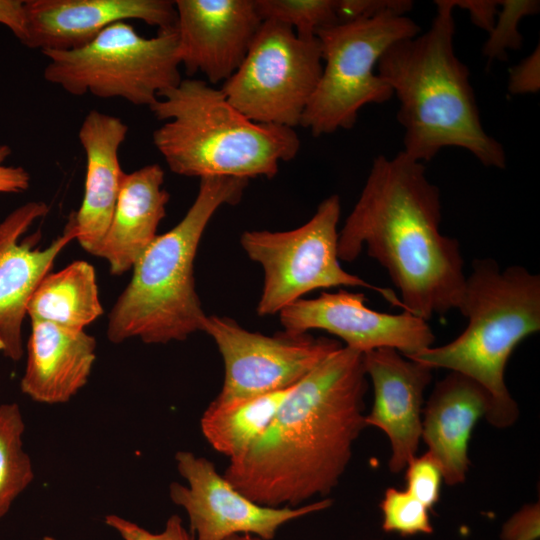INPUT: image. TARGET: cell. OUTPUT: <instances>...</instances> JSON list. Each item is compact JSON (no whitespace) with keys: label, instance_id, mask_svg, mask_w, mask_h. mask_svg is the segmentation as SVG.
<instances>
[{"label":"cell","instance_id":"6da1fadb","mask_svg":"<svg viewBox=\"0 0 540 540\" xmlns=\"http://www.w3.org/2000/svg\"><path fill=\"white\" fill-rule=\"evenodd\" d=\"M363 353L342 346L291 389L263 435L224 477L254 502L298 507L338 485L366 428Z\"/></svg>","mask_w":540,"mask_h":540},{"label":"cell","instance_id":"7a4b0ae2","mask_svg":"<svg viewBox=\"0 0 540 540\" xmlns=\"http://www.w3.org/2000/svg\"><path fill=\"white\" fill-rule=\"evenodd\" d=\"M441 196L424 163L400 151L377 156L338 233L339 260L363 247L400 291L403 311L424 320L459 309L466 276L460 246L440 232Z\"/></svg>","mask_w":540,"mask_h":540},{"label":"cell","instance_id":"3957f363","mask_svg":"<svg viewBox=\"0 0 540 540\" xmlns=\"http://www.w3.org/2000/svg\"><path fill=\"white\" fill-rule=\"evenodd\" d=\"M435 3L430 27L392 44L376 68L399 101L402 151L425 163L443 148L458 147L486 167L504 169L505 150L485 131L468 67L454 51V8L449 0Z\"/></svg>","mask_w":540,"mask_h":540},{"label":"cell","instance_id":"277c9868","mask_svg":"<svg viewBox=\"0 0 540 540\" xmlns=\"http://www.w3.org/2000/svg\"><path fill=\"white\" fill-rule=\"evenodd\" d=\"M149 109L165 121L153 132L154 146L181 176L271 179L300 149L293 128L248 119L200 79H182Z\"/></svg>","mask_w":540,"mask_h":540},{"label":"cell","instance_id":"5b68a950","mask_svg":"<svg viewBox=\"0 0 540 540\" xmlns=\"http://www.w3.org/2000/svg\"><path fill=\"white\" fill-rule=\"evenodd\" d=\"M247 184V179L235 177L200 179L185 216L157 235L133 266L131 280L109 313L110 342L139 338L146 344H166L202 331L207 315L195 289L197 249L217 209L239 203Z\"/></svg>","mask_w":540,"mask_h":540},{"label":"cell","instance_id":"8992f818","mask_svg":"<svg viewBox=\"0 0 540 540\" xmlns=\"http://www.w3.org/2000/svg\"><path fill=\"white\" fill-rule=\"evenodd\" d=\"M472 267L458 309L468 318L466 329L445 345L406 358L475 381L490 398L488 423L507 428L520 412L505 369L516 346L540 330V276L521 266L501 270L491 259L475 260Z\"/></svg>","mask_w":540,"mask_h":540},{"label":"cell","instance_id":"52a82bcc","mask_svg":"<svg viewBox=\"0 0 540 540\" xmlns=\"http://www.w3.org/2000/svg\"><path fill=\"white\" fill-rule=\"evenodd\" d=\"M42 53L49 60L44 79L74 96L121 98L150 107L182 80L175 26L147 38L120 21L85 46Z\"/></svg>","mask_w":540,"mask_h":540},{"label":"cell","instance_id":"ba28073f","mask_svg":"<svg viewBox=\"0 0 540 540\" xmlns=\"http://www.w3.org/2000/svg\"><path fill=\"white\" fill-rule=\"evenodd\" d=\"M420 32L406 15L358 19L317 31L324 65L300 125L316 137L350 129L365 105L390 100L393 92L377 74L378 61L392 44Z\"/></svg>","mask_w":540,"mask_h":540},{"label":"cell","instance_id":"9c48e42d","mask_svg":"<svg viewBox=\"0 0 540 540\" xmlns=\"http://www.w3.org/2000/svg\"><path fill=\"white\" fill-rule=\"evenodd\" d=\"M340 212L338 195H331L318 205L308 222L296 229L250 230L242 234V248L264 271L256 309L259 316L279 313L313 290L337 286L372 289L403 309L393 291L367 283L340 265L337 252Z\"/></svg>","mask_w":540,"mask_h":540},{"label":"cell","instance_id":"30bf717a","mask_svg":"<svg viewBox=\"0 0 540 540\" xmlns=\"http://www.w3.org/2000/svg\"><path fill=\"white\" fill-rule=\"evenodd\" d=\"M322 68L317 37L301 39L291 27L265 20L221 90L248 119L294 128L300 125Z\"/></svg>","mask_w":540,"mask_h":540},{"label":"cell","instance_id":"8fae6325","mask_svg":"<svg viewBox=\"0 0 540 540\" xmlns=\"http://www.w3.org/2000/svg\"><path fill=\"white\" fill-rule=\"evenodd\" d=\"M202 331L214 340L224 362L223 385L214 399L219 402L288 389L343 346L309 332L283 330L266 336L216 315H207Z\"/></svg>","mask_w":540,"mask_h":540},{"label":"cell","instance_id":"7c38bea8","mask_svg":"<svg viewBox=\"0 0 540 540\" xmlns=\"http://www.w3.org/2000/svg\"><path fill=\"white\" fill-rule=\"evenodd\" d=\"M175 462L186 484L171 483L169 496L187 514L195 540H226L238 534L272 540L284 524L332 504L323 498L298 507L264 506L238 491L205 457L178 451Z\"/></svg>","mask_w":540,"mask_h":540},{"label":"cell","instance_id":"4fadbf2b","mask_svg":"<svg viewBox=\"0 0 540 540\" xmlns=\"http://www.w3.org/2000/svg\"><path fill=\"white\" fill-rule=\"evenodd\" d=\"M284 330H323L361 353L392 348L409 357L432 346L435 336L426 320L409 312L389 314L365 305L362 293L340 290L299 299L279 313Z\"/></svg>","mask_w":540,"mask_h":540},{"label":"cell","instance_id":"5bb4252c","mask_svg":"<svg viewBox=\"0 0 540 540\" xmlns=\"http://www.w3.org/2000/svg\"><path fill=\"white\" fill-rule=\"evenodd\" d=\"M48 212L45 202L31 201L0 222V353L12 361L24 355L22 326L33 292L50 272L60 252L75 239L68 223L63 234L44 249L34 247L40 231L22 238Z\"/></svg>","mask_w":540,"mask_h":540},{"label":"cell","instance_id":"9a60e30c","mask_svg":"<svg viewBox=\"0 0 540 540\" xmlns=\"http://www.w3.org/2000/svg\"><path fill=\"white\" fill-rule=\"evenodd\" d=\"M178 54L187 75L226 81L240 66L262 20L253 0H175Z\"/></svg>","mask_w":540,"mask_h":540},{"label":"cell","instance_id":"2e32d148","mask_svg":"<svg viewBox=\"0 0 540 540\" xmlns=\"http://www.w3.org/2000/svg\"><path fill=\"white\" fill-rule=\"evenodd\" d=\"M363 363L374 394L365 423L385 433L391 450L389 470L399 473L417 455L424 392L432 381L433 369L392 348L363 353Z\"/></svg>","mask_w":540,"mask_h":540},{"label":"cell","instance_id":"e0dca14e","mask_svg":"<svg viewBox=\"0 0 540 540\" xmlns=\"http://www.w3.org/2000/svg\"><path fill=\"white\" fill-rule=\"evenodd\" d=\"M24 11L21 43L41 52L80 48L120 21L141 20L158 30L177 21L170 0H26Z\"/></svg>","mask_w":540,"mask_h":540},{"label":"cell","instance_id":"ac0fdd59","mask_svg":"<svg viewBox=\"0 0 540 540\" xmlns=\"http://www.w3.org/2000/svg\"><path fill=\"white\" fill-rule=\"evenodd\" d=\"M128 126L119 117L90 110L78 131L86 158V176L81 205L68 218L75 239L96 256L110 225L125 172L119 149Z\"/></svg>","mask_w":540,"mask_h":540},{"label":"cell","instance_id":"d6986e66","mask_svg":"<svg viewBox=\"0 0 540 540\" xmlns=\"http://www.w3.org/2000/svg\"><path fill=\"white\" fill-rule=\"evenodd\" d=\"M489 409L486 391L460 373L450 371L435 384L424 404L421 440L440 464L447 485L465 481L472 431Z\"/></svg>","mask_w":540,"mask_h":540},{"label":"cell","instance_id":"ffe728a7","mask_svg":"<svg viewBox=\"0 0 540 540\" xmlns=\"http://www.w3.org/2000/svg\"><path fill=\"white\" fill-rule=\"evenodd\" d=\"M20 389L42 404L70 401L88 382L96 360V339L52 323L31 320Z\"/></svg>","mask_w":540,"mask_h":540},{"label":"cell","instance_id":"44dd1931","mask_svg":"<svg viewBox=\"0 0 540 540\" xmlns=\"http://www.w3.org/2000/svg\"><path fill=\"white\" fill-rule=\"evenodd\" d=\"M165 173L156 163L125 173L107 233L97 252L112 275L132 270L157 236L170 194L163 188Z\"/></svg>","mask_w":540,"mask_h":540},{"label":"cell","instance_id":"7402d4cb","mask_svg":"<svg viewBox=\"0 0 540 540\" xmlns=\"http://www.w3.org/2000/svg\"><path fill=\"white\" fill-rule=\"evenodd\" d=\"M104 313L94 267L76 260L40 281L27 306L30 320L85 330Z\"/></svg>","mask_w":540,"mask_h":540},{"label":"cell","instance_id":"603a6c76","mask_svg":"<svg viewBox=\"0 0 540 540\" xmlns=\"http://www.w3.org/2000/svg\"><path fill=\"white\" fill-rule=\"evenodd\" d=\"M293 387L250 398L213 400L200 419L205 440L229 461L240 457L263 435Z\"/></svg>","mask_w":540,"mask_h":540},{"label":"cell","instance_id":"cb8c5ba5","mask_svg":"<svg viewBox=\"0 0 540 540\" xmlns=\"http://www.w3.org/2000/svg\"><path fill=\"white\" fill-rule=\"evenodd\" d=\"M24 431L19 405H0V520L34 479L31 459L24 450Z\"/></svg>","mask_w":540,"mask_h":540},{"label":"cell","instance_id":"d4e9b609","mask_svg":"<svg viewBox=\"0 0 540 540\" xmlns=\"http://www.w3.org/2000/svg\"><path fill=\"white\" fill-rule=\"evenodd\" d=\"M262 21L291 27L301 39L316 37L322 28L338 24L337 0H253Z\"/></svg>","mask_w":540,"mask_h":540},{"label":"cell","instance_id":"484cf974","mask_svg":"<svg viewBox=\"0 0 540 540\" xmlns=\"http://www.w3.org/2000/svg\"><path fill=\"white\" fill-rule=\"evenodd\" d=\"M382 529L401 536L433 533L429 509L407 490L388 488L380 502Z\"/></svg>","mask_w":540,"mask_h":540},{"label":"cell","instance_id":"4316f807","mask_svg":"<svg viewBox=\"0 0 540 540\" xmlns=\"http://www.w3.org/2000/svg\"><path fill=\"white\" fill-rule=\"evenodd\" d=\"M539 1L502 0L489 36L483 46V55L488 62L505 60L508 50H518L522 46V35L518 26L521 20L539 12Z\"/></svg>","mask_w":540,"mask_h":540},{"label":"cell","instance_id":"83f0119b","mask_svg":"<svg viewBox=\"0 0 540 540\" xmlns=\"http://www.w3.org/2000/svg\"><path fill=\"white\" fill-rule=\"evenodd\" d=\"M404 470L405 490L429 510L433 509L440 499L441 484L444 481L438 461L426 451L421 456H414Z\"/></svg>","mask_w":540,"mask_h":540},{"label":"cell","instance_id":"f1b7e54d","mask_svg":"<svg viewBox=\"0 0 540 540\" xmlns=\"http://www.w3.org/2000/svg\"><path fill=\"white\" fill-rule=\"evenodd\" d=\"M105 523L114 529L122 540H195L178 515L170 516L164 529L158 533H153L116 514L107 515Z\"/></svg>","mask_w":540,"mask_h":540},{"label":"cell","instance_id":"f546056e","mask_svg":"<svg viewBox=\"0 0 540 540\" xmlns=\"http://www.w3.org/2000/svg\"><path fill=\"white\" fill-rule=\"evenodd\" d=\"M412 7L410 0H337V17L339 23H345L382 15L404 16Z\"/></svg>","mask_w":540,"mask_h":540},{"label":"cell","instance_id":"4dcf8cb0","mask_svg":"<svg viewBox=\"0 0 540 540\" xmlns=\"http://www.w3.org/2000/svg\"><path fill=\"white\" fill-rule=\"evenodd\" d=\"M499 536L501 540H539V502L525 504L513 513L502 525Z\"/></svg>","mask_w":540,"mask_h":540},{"label":"cell","instance_id":"1f68e13d","mask_svg":"<svg viewBox=\"0 0 540 540\" xmlns=\"http://www.w3.org/2000/svg\"><path fill=\"white\" fill-rule=\"evenodd\" d=\"M540 89L539 45L509 71L508 90L512 95L537 93Z\"/></svg>","mask_w":540,"mask_h":540},{"label":"cell","instance_id":"d6a6232c","mask_svg":"<svg viewBox=\"0 0 540 540\" xmlns=\"http://www.w3.org/2000/svg\"><path fill=\"white\" fill-rule=\"evenodd\" d=\"M11 153L8 145H0V193H21L30 186V174L26 169L4 164Z\"/></svg>","mask_w":540,"mask_h":540},{"label":"cell","instance_id":"836d02e7","mask_svg":"<svg viewBox=\"0 0 540 540\" xmlns=\"http://www.w3.org/2000/svg\"><path fill=\"white\" fill-rule=\"evenodd\" d=\"M455 9L459 7L469 12L471 21L479 28L489 32L496 20L499 1L492 0H449Z\"/></svg>","mask_w":540,"mask_h":540},{"label":"cell","instance_id":"e575fe53","mask_svg":"<svg viewBox=\"0 0 540 540\" xmlns=\"http://www.w3.org/2000/svg\"><path fill=\"white\" fill-rule=\"evenodd\" d=\"M0 24L9 28L21 42L25 36L24 1L0 0Z\"/></svg>","mask_w":540,"mask_h":540},{"label":"cell","instance_id":"d590c367","mask_svg":"<svg viewBox=\"0 0 540 540\" xmlns=\"http://www.w3.org/2000/svg\"><path fill=\"white\" fill-rule=\"evenodd\" d=\"M226 540H264L258 536L251 535V534H238L234 535Z\"/></svg>","mask_w":540,"mask_h":540},{"label":"cell","instance_id":"8d00e7d4","mask_svg":"<svg viewBox=\"0 0 540 540\" xmlns=\"http://www.w3.org/2000/svg\"><path fill=\"white\" fill-rule=\"evenodd\" d=\"M42 540H57L53 536H44Z\"/></svg>","mask_w":540,"mask_h":540}]
</instances>
